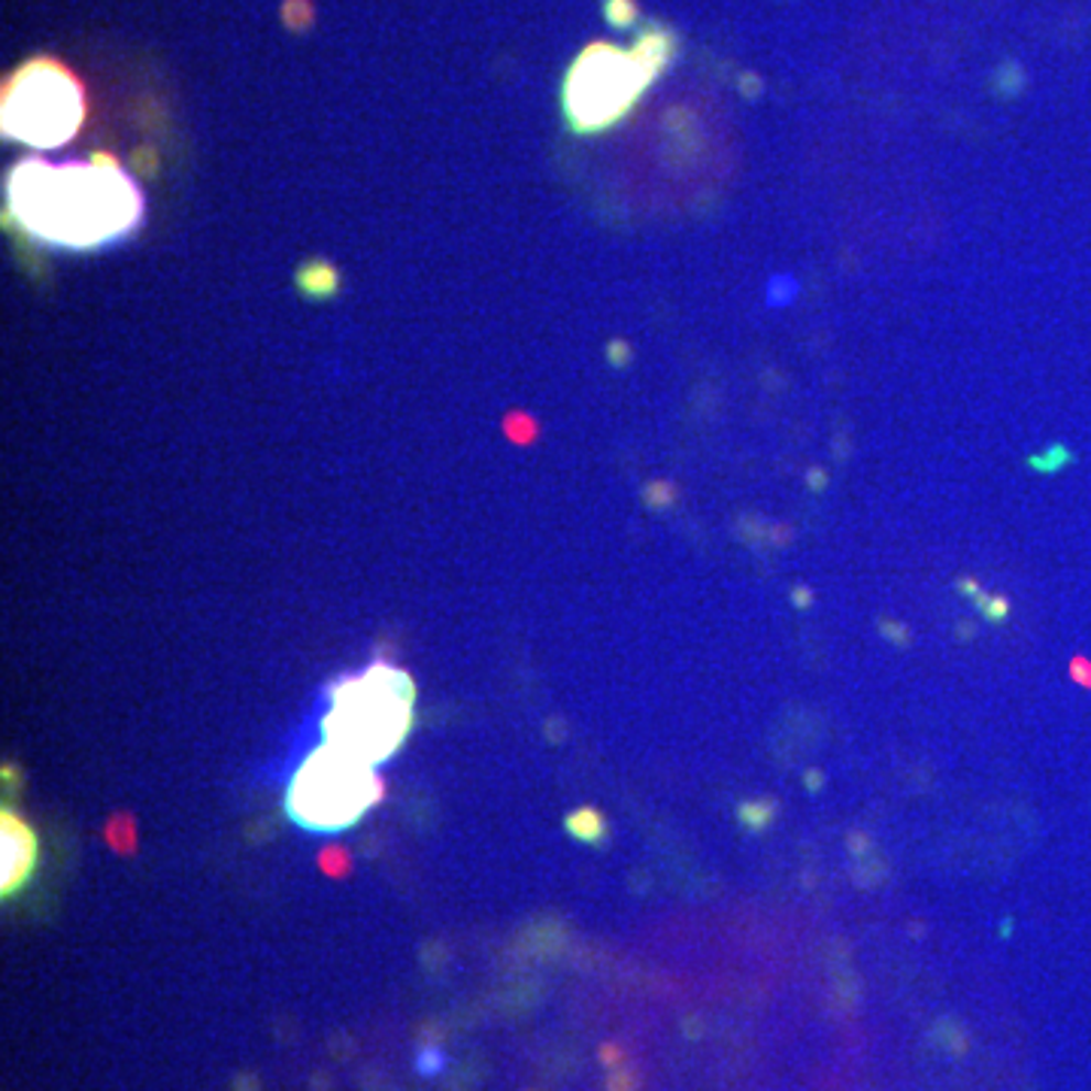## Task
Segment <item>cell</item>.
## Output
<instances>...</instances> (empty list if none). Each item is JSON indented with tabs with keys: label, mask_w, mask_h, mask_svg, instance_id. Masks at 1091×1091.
<instances>
[{
	"label": "cell",
	"mask_w": 1091,
	"mask_h": 1091,
	"mask_svg": "<svg viewBox=\"0 0 1091 1091\" xmlns=\"http://www.w3.org/2000/svg\"><path fill=\"white\" fill-rule=\"evenodd\" d=\"M791 601L798 604V609H807V606L812 604V592L810 588H803V585H798V588L791 592Z\"/></svg>",
	"instance_id": "obj_16"
},
{
	"label": "cell",
	"mask_w": 1091,
	"mask_h": 1091,
	"mask_svg": "<svg viewBox=\"0 0 1091 1091\" xmlns=\"http://www.w3.org/2000/svg\"><path fill=\"white\" fill-rule=\"evenodd\" d=\"M10 206L40 240L85 249L128 234L143 204L131 176L109 161H22L10 176Z\"/></svg>",
	"instance_id": "obj_1"
},
{
	"label": "cell",
	"mask_w": 1091,
	"mask_h": 1091,
	"mask_svg": "<svg viewBox=\"0 0 1091 1091\" xmlns=\"http://www.w3.org/2000/svg\"><path fill=\"white\" fill-rule=\"evenodd\" d=\"M973 637V625H958V640H970Z\"/></svg>",
	"instance_id": "obj_18"
},
{
	"label": "cell",
	"mask_w": 1091,
	"mask_h": 1091,
	"mask_svg": "<svg viewBox=\"0 0 1091 1091\" xmlns=\"http://www.w3.org/2000/svg\"><path fill=\"white\" fill-rule=\"evenodd\" d=\"M415 719V682L398 665H374L331 685V706L322 719V743L349 752L367 764L388 761L410 737Z\"/></svg>",
	"instance_id": "obj_2"
},
{
	"label": "cell",
	"mask_w": 1091,
	"mask_h": 1091,
	"mask_svg": "<svg viewBox=\"0 0 1091 1091\" xmlns=\"http://www.w3.org/2000/svg\"><path fill=\"white\" fill-rule=\"evenodd\" d=\"M85 119L83 85L55 61H28L3 91V133L52 149L71 140Z\"/></svg>",
	"instance_id": "obj_5"
},
{
	"label": "cell",
	"mask_w": 1091,
	"mask_h": 1091,
	"mask_svg": "<svg viewBox=\"0 0 1091 1091\" xmlns=\"http://www.w3.org/2000/svg\"><path fill=\"white\" fill-rule=\"evenodd\" d=\"M976 606H980V613L992 625H1004L1006 622V616H1009V604H1006L1004 597H992V594H976Z\"/></svg>",
	"instance_id": "obj_10"
},
{
	"label": "cell",
	"mask_w": 1091,
	"mask_h": 1091,
	"mask_svg": "<svg viewBox=\"0 0 1091 1091\" xmlns=\"http://www.w3.org/2000/svg\"><path fill=\"white\" fill-rule=\"evenodd\" d=\"M776 815H779V800L776 798H755L737 803V819L749 834H767L774 828Z\"/></svg>",
	"instance_id": "obj_8"
},
{
	"label": "cell",
	"mask_w": 1091,
	"mask_h": 1091,
	"mask_svg": "<svg viewBox=\"0 0 1091 1091\" xmlns=\"http://www.w3.org/2000/svg\"><path fill=\"white\" fill-rule=\"evenodd\" d=\"M568 834L576 836L580 843H588V846H604L606 834H609L604 812L594 810V807H580L576 812H570Z\"/></svg>",
	"instance_id": "obj_7"
},
{
	"label": "cell",
	"mask_w": 1091,
	"mask_h": 1091,
	"mask_svg": "<svg viewBox=\"0 0 1091 1091\" xmlns=\"http://www.w3.org/2000/svg\"><path fill=\"white\" fill-rule=\"evenodd\" d=\"M382 791L374 764L322 743L291 776L285 810L306 831H346L374 810Z\"/></svg>",
	"instance_id": "obj_4"
},
{
	"label": "cell",
	"mask_w": 1091,
	"mask_h": 1091,
	"mask_svg": "<svg viewBox=\"0 0 1091 1091\" xmlns=\"http://www.w3.org/2000/svg\"><path fill=\"white\" fill-rule=\"evenodd\" d=\"M1073 677L1079 679V682H1085V685H1091V667L1085 665V661H1073Z\"/></svg>",
	"instance_id": "obj_17"
},
{
	"label": "cell",
	"mask_w": 1091,
	"mask_h": 1091,
	"mask_svg": "<svg viewBox=\"0 0 1091 1091\" xmlns=\"http://www.w3.org/2000/svg\"><path fill=\"white\" fill-rule=\"evenodd\" d=\"M606 19L616 24V28H628V24L637 22V7H634V0H609V3H606Z\"/></svg>",
	"instance_id": "obj_11"
},
{
	"label": "cell",
	"mask_w": 1091,
	"mask_h": 1091,
	"mask_svg": "<svg viewBox=\"0 0 1091 1091\" xmlns=\"http://www.w3.org/2000/svg\"><path fill=\"white\" fill-rule=\"evenodd\" d=\"M673 55L665 28L642 31L630 48L592 43L573 61L564 83V109L576 131H601L628 112Z\"/></svg>",
	"instance_id": "obj_3"
},
{
	"label": "cell",
	"mask_w": 1091,
	"mask_h": 1091,
	"mask_svg": "<svg viewBox=\"0 0 1091 1091\" xmlns=\"http://www.w3.org/2000/svg\"><path fill=\"white\" fill-rule=\"evenodd\" d=\"M879 630H883L885 640H892L895 646H900V649L912 642V634H909L907 625H900V622H885L883 618V622H879Z\"/></svg>",
	"instance_id": "obj_13"
},
{
	"label": "cell",
	"mask_w": 1091,
	"mask_h": 1091,
	"mask_svg": "<svg viewBox=\"0 0 1091 1091\" xmlns=\"http://www.w3.org/2000/svg\"><path fill=\"white\" fill-rule=\"evenodd\" d=\"M36 861H40V843H36L34 824L10 807H3L0 812V895L12 897L15 892H22L28 879L34 876Z\"/></svg>",
	"instance_id": "obj_6"
},
{
	"label": "cell",
	"mask_w": 1091,
	"mask_h": 1091,
	"mask_svg": "<svg viewBox=\"0 0 1091 1091\" xmlns=\"http://www.w3.org/2000/svg\"><path fill=\"white\" fill-rule=\"evenodd\" d=\"M803 786H807V791H810V795H815V791H822V788H824V774H822V770H807V776H803Z\"/></svg>",
	"instance_id": "obj_15"
},
{
	"label": "cell",
	"mask_w": 1091,
	"mask_h": 1091,
	"mask_svg": "<svg viewBox=\"0 0 1091 1091\" xmlns=\"http://www.w3.org/2000/svg\"><path fill=\"white\" fill-rule=\"evenodd\" d=\"M770 285L779 289V294H776V291H767V303H774V306H782V303H788L795 294H798V285H795L791 279H774Z\"/></svg>",
	"instance_id": "obj_14"
},
{
	"label": "cell",
	"mask_w": 1091,
	"mask_h": 1091,
	"mask_svg": "<svg viewBox=\"0 0 1091 1091\" xmlns=\"http://www.w3.org/2000/svg\"><path fill=\"white\" fill-rule=\"evenodd\" d=\"M846 849H849V855H852V858L861 861V858H867V855H873V852H876V843H873V836L867 834V831H849Z\"/></svg>",
	"instance_id": "obj_12"
},
{
	"label": "cell",
	"mask_w": 1091,
	"mask_h": 1091,
	"mask_svg": "<svg viewBox=\"0 0 1091 1091\" xmlns=\"http://www.w3.org/2000/svg\"><path fill=\"white\" fill-rule=\"evenodd\" d=\"M885 879H888V864L876 852L867 855V858L855 861V867H852V883L858 885V888H876Z\"/></svg>",
	"instance_id": "obj_9"
}]
</instances>
